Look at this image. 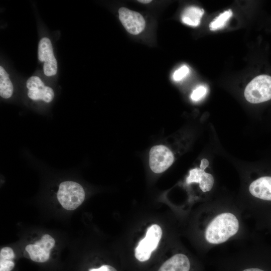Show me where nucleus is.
I'll return each mask as SVG.
<instances>
[{
	"label": "nucleus",
	"mask_w": 271,
	"mask_h": 271,
	"mask_svg": "<svg viewBox=\"0 0 271 271\" xmlns=\"http://www.w3.org/2000/svg\"><path fill=\"white\" fill-rule=\"evenodd\" d=\"M198 216V241L203 253L208 255L219 246L251 235L238 202L208 200L199 208Z\"/></svg>",
	"instance_id": "f257e3e1"
},
{
	"label": "nucleus",
	"mask_w": 271,
	"mask_h": 271,
	"mask_svg": "<svg viewBox=\"0 0 271 271\" xmlns=\"http://www.w3.org/2000/svg\"><path fill=\"white\" fill-rule=\"evenodd\" d=\"M252 236L235 240L213 250V271H267L258 262L257 247Z\"/></svg>",
	"instance_id": "f03ea898"
},
{
	"label": "nucleus",
	"mask_w": 271,
	"mask_h": 271,
	"mask_svg": "<svg viewBox=\"0 0 271 271\" xmlns=\"http://www.w3.org/2000/svg\"><path fill=\"white\" fill-rule=\"evenodd\" d=\"M85 198V192L78 183L73 181L61 183L57 193V199L66 210H73L78 207Z\"/></svg>",
	"instance_id": "7ed1b4c3"
},
{
	"label": "nucleus",
	"mask_w": 271,
	"mask_h": 271,
	"mask_svg": "<svg viewBox=\"0 0 271 271\" xmlns=\"http://www.w3.org/2000/svg\"><path fill=\"white\" fill-rule=\"evenodd\" d=\"M245 99L251 103H259L271 99V76L260 75L253 78L244 90Z\"/></svg>",
	"instance_id": "20e7f679"
},
{
	"label": "nucleus",
	"mask_w": 271,
	"mask_h": 271,
	"mask_svg": "<svg viewBox=\"0 0 271 271\" xmlns=\"http://www.w3.org/2000/svg\"><path fill=\"white\" fill-rule=\"evenodd\" d=\"M162 230L160 226L153 224L147 231L145 237L142 239L135 249V257L140 261L148 260L152 253L156 249L161 238Z\"/></svg>",
	"instance_id": "39448f33"
},
{
	"label": "nucleus",
	"mask_w": 271,
	"mask_h": 271,
	"mask_svg": "<svg viewBox=\"0 0 271 271\" xmlns=\"http://www.w3.org/2000/svg\"><path fill=\"white\" fill-rule=\"evenodd\" d=\"M248 192L252 200L243 209L244 213L253 201L271 202V176H263L251 182L248 186Z\"/></svg>",
	"instance_id": "423d86ee"
},
{
	"label": "nucleus",
	"mask_w": 271,
	"mask_h": 271,
	"mask_svg": "<svg viewBox=\"0 0 271 271\" xmlns=\"http://www.w3.org/2000/svg\"><path fill=\"white\" fill-rule=\"evenodd\" d=\"M174 160L172 152L165 146H155L150 150L149 165L152 171L156 173L166 171L172 165Z\"/></svg>",
	"instance_id": "0eeeda50"
},
{
	"label": "nucleus",
	"mask_w": 271,
	"mask_h": 271,
	"mask_svg": "<svg viewBox=\"0 0 271 271\" xmlns=\"http://www.w3.org/2000/svg\"><path fill=\"white\" fill-rule=\"evenodd\" d=\"M38 53L39 61L45 62L43 66L44 74L47 76L55 75L57 71V62L49 39L44 37L40 40Z\"/></svg>",
	"instance_id": "6e6552de"
},
{
	"label": "nucleus",
	"mask_w": 271,
	"mask_h": 271,
	"mask_svg": "<svg viewBox=\"0 0 271 271\" xmlns=\"http://www.w3.org/2000/svg\"><path fill=\"white\" fill-rule=\"evenodd\" d=\"M119 19L125 30L132 35H138L144 29L146 23L139 13L124 7L118 10Z\"/></svg>",
	"instance_id": "1a4fd4ad"
},
{
	"label": "nucleus",
	"mask_w": 271,
	"mask_h": 271,
	"mask_svg": "<svg viewBox=\"0 0 271 271\" xmlns=\"http://www.w3.org/2000/svg\"><path fill=\"white\" fill-rule=\"evenodd\" d=\"M186 182L187 184L196 183L203 193L210 192L213 188L214 179L212 174L206 173L205 169L196 168L189 171Z\"/></svg>",
	"instance_id": "9d476101"
},
{
	"label": "nucleus",
	"mask_w": 271,
	"mask_h": 271,
	"mask_svg": "<svg viewBox=\"0 0 271 271\" xmlns=\"http://www.w3.org/2000/svg\"><path fill=\"white\" fill-rule=\"evenodd\" d=\"M191 268L189 256L183 253H177L167 260L158 271H191Z\"/></svg>",
	"instance_id": "9b49d317"
},
{
	"label": "nucleus",
	"mask_w": 271,
	"mask_h": 271,
	"mask_svg": "<svg viewBox=\"0 0 271 271\" xmlns=\"http://www.w3.org/2000/svg\"><path fill=\"white\" fill-rule=\"evenodd\" d=\"M31 259L36 262H44L50 257V251L45 248L37 241L34 244H29L26 247Z\"/></svg>",
	"instance_id": "f8f14e48"
},
{
	"label": "nucleus",
	"mask_w": 271,
	"mask_h": 271,
	"mask_svg": "<svg viewBox=\"0 0 271 271\" xmlns=\"http://www.w3.org/2000/svg\"><path fill=\"white\" fill-rule=\"evenodd\" d=\"M204 10L198 7L186 8L182 13L181 19L183 23L191 26H197L200 23Z\"/></svg>",
	"instance_id": "ddd939ff"
},
{
	"label": "nucleus",
	"mask_w": 271,
	"mask_h": 271,
	"mask_svg": "<svg viewBox=\"0 0 271 271\" xmlns=\"http://www.w3.org/2000/svg\"><path fill=\"white\" fill-rule=\"evenodd\" d=\"M13 85L9 75L2 66H0V95L4 98H9L13 94Z\"/></svg>",
	"instance_id": "4468645a"
},
{
	"label": "nucleus",
	"mask_w": 271,
	"mask_h": 271,
	"mask_svg": "<svg viewBox=\"0 0 271 271\" xmlns=\"http://www.w3.org/2000/svg\"><path fill=\"white\" fill-rule=\"evenodd\" d=\"M28 95L30 98L34 100L41 99L46 102H50L54 98V93L51 88L44 86L41 88L29 90Z\"/></svg>",
	"instance_id": "2eb2a0df"
},
{
	"label": "nucleus",
	"mask_w": 271,
	"mask_h": 271,
	"mask_svg": "<svg viewBox=\"0 0 271 271\" xmlns=\"http://www.w3.org/2000/svg\"><path fill=\"white\" fill-rule=\"evenodd\" d=\"M232 15L231 10H227L219 15L209 25V28L212 31L217 30L224 27Z\"/></svg>",
	"instance_id": "dca6fc26"
},
{
	"label": "nucleus",
	"mask_w": 271,
	"mask_h": 271,
	"mask_svg": "<svg viewBox=\"0 0 271 271\" xmlns=\"http://www.w3.org/2000/svg\"><path fill=\"white\" fill-rule=\"evenodd\" d=\"M208 92V88L204 85H200L195 89L191 95L193 101H198L203 98Z\"/></svg>",
	"instance_id": "f3484780"
},
{
	"label": "nucleus",
	"mask_w": 271,
	"mask_h": 271,
	"mask_svg": "<svg viewBox=\"0 0 271 271\" xmlns=\"http://www.w3.org/2000/svg\"><path fill=\"white\" fill-rule=\"evenodd\" d=\"M26 86L29 90H32L44 87L45 86L39 77L32 76L28 79Z\"/></svg>",
	"instance_id": "a211bd4d"
},
{
	"label": "nucleus",
	"mask_w": 271,
	"mask_h": 271,
	"mask_svg": "<svg viewBox=\"0 0 271 271\" xmlns=\"http://www.w3.org/2000/svg\"><path fill=\"white\" fill-rule=\"evenodd\" d=\"M189 72V68L184 65L176 70L173 75V79L178 81L183 79Z\"/></svg>",
	"instance_id": "6ab92c4d"
},
{
	"label": "nucleus",
	"mask_w": 271,
	"mask_h": 271,
	"mask_svg": "<svg viewBox=\"0 0 271 271\" xmlns=\"http://www.w3.org/2000/svg\"><path fill=\"white\" fill-rule=\"evenodd\" d=\"M15 254L13 249L9 247H3L0 251V259H8L13 260Z\"/></svg>",
	"instance_id": "aec40b11"
},
{
	"label": "nucleus",
	"mask_w": 271,
	"mask_h": 271,
	"mask_svg": "<svg viewBox=\"0 0 271 271\" xmlns=\"http://www.w3.org/2000/svg\"><path fill=\"white\" fill-rule=\"evenodd\" d=\"M15 266L12 260L0 259V271H11Z\"/></svg>",
	"instance_id": "412c9836"
},
{
	"label": "nucleus",
	"mask_w": 271,
	"mask_h": 271,
	"mask_svg": "<svg viewBox=\"0 0 271 271\" xmlns=\"http://www.w3.org/2000/svg\"><path fill=\"white\" fill-rule=\"evenodd\" d=\"M89 271H117L113 267L109 265H103L99 268H91Z\"/></svg>",
	"instance_id": "4be33fe9"
},
{
	"label": "nucleus",
	"mask_w": 271,
	"mask_h": 271,
	"mask_svg": "<svg viewBox=\"0 0 271 271\" xmlns=\"http://www.w3.org/2000/svg\"><path fill=\"white\" fill-rule=\"evenodd\" d=\"M208 161L206 159H204L201 161L200 167L202 169H205L208 166Z\"/></svg>",
	"instance_id": "5701e85b"
},
{
	"label": "nucleus",
	"mask_w": 271,
	"mask_h": 271,
	"mask_svg": "<svg viewBox=\"0 0 271 271\" xmlns=\"http://www.w3.org/2000/svg\"><path fill=\"white\" fill-rule=\"evenodd\" d=\"M138 2L143 4H148V3H151L152 1L151 0H140V1H138Z\"/></svg>",
	"instance_id": "b1692460"
}]
</instances>
